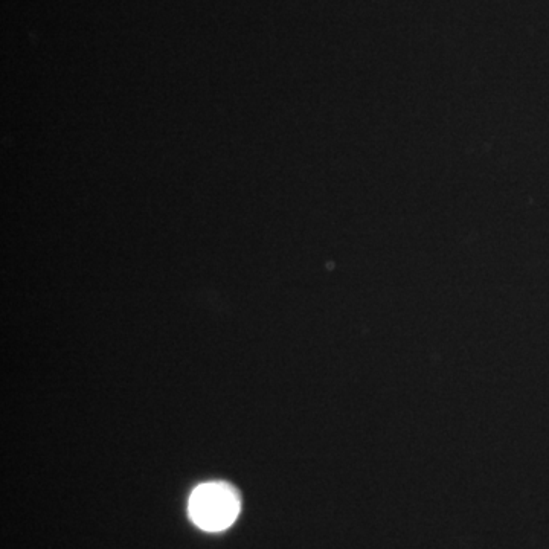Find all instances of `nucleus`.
<instances>
[{
	"mask_svg": "<svg viewBox=\"0 0 549 549\" xmlns=\"http://www.w3.org/2000/svg\"><path fill=\"white\" fill-rule=\"evenodd\" d=\"M241 502L237 490L226 482H208L194 490L188 504L191 519L205 531H223L237 521Z\"/></svg>",
	"mask_w": 549,
	"mask_h": 549,
	"instance_id": "nucleus-1",
	"label": "nucleus"
}]
</instances>
